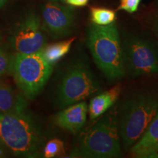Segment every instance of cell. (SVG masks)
Masks as SVG:
<instances>
[{
  "instance_id": "7",
  "label": "cell",
  "mask_w": 158,
  "mask_h": 158,
  "mask_svg": "<svg viewBox=\"0 0 158 158\" xmlns=\"http://www.w3.org/2000/svg\"><path fill=\"white\" fill-rule=\"evenodd\" d=\"M125 73L138 77L158 74V43L140 35L121 40Z\"/></svg>"
},
{
  "instance_id": "15",
  "label": "cell",
  "mask_w": 158,
  "mask_h": 158,
  "mask_svg": "<svg viewBox=\"0 0 158 158\" xmlns=\"http://www.w3.org/2000/svg\"><path fill=\"white\" fill-rule=\"evenodd\" d=\"M91 19L94 24L106 26L114 23L116 19V13L114 10L103 7L91 8Z\"/></svg>"
},
{
  "instance_id": "5",
  "label": "cell",
  "mask_w": 158,
  "mask_h": 158,
  "mask_svg": "<svg viewBox=\"0 0 158 158\" xmlns=\"http://www.w3.org/2000/svg\"><path fill=\"white\" fill-rule=\"evenodd\" d=\"M52 70L53 65L45 59L42 51L33 54L15 52L11 56L10 73L29 99L35 98L41 92Z\"/></svg>"
},
{
  "instance_id": "24",
  "label": "cell",
  "mask_w": 158,
  "mask_h": 158,
  "mask_svg": "<svg viewBox=\"0 0 158 158\" xmlns=\"http://www.w3.org/2000/svg\"><path fill=\"white\" fill-rule=\"evenodd\" d=\"M51 2H59V1H61V2H64V0H50Z\"/></svg>"
},
{
  "instance_id": "14",
  "label": "cell",
  "mask_w": 158,
  "mask_h": 158,
  "mask_svg": "<svg viewBox=\"0 0 158 158\" xmlns=\"http://www.w3.org/2000/svg\"><path fill=\"white\" fill-rule=\"evenodd\" d=\"M75 40L76 37H73L67 40L45 45L42 51L43 56L50 64L53 65L68 54Z\"/></svg>"
},
{
  "instance_id": "23",
  "label": "cell",
  "mask_w": 158,
  "mask_h": 158,
  "mask_svg": "<svg viewBox=\"0 0 158 158\" xmlns=\"http://www.w3.org/2000/svg\"><path fill=\"white\" fill-rule=\"evenodd\" d=\"M7 2H8V0H0V10L2 8Z\"/></svg>"
},
{
  "instance_id": "12",
  "label": "cell",
  "mask_w": 158,
  "mask_h": 158,
  "mask_svg": "<svg viewBox=\"0 0 158 158\" xmlns=\"http://www.w3.org/2000/svg\"><path fill=\"white\" fill-rule=\"evenodd\" d=\"M25 110L24 100L17 95L10 86L0 81V113L20 112Z\"/></svg>"
},
{
  "instance_id": "20",
  "label": "cell",
  "mask_w": 158,
  "mask_h": 158,
  "mask_svg": "<svg viewBox=\"0 0 158 158\" xmlns=\"http://www.w3.org/2000/svg\"><path fill=\"white\" fill-rule=\"evenodd\" d=\"M89 0H64V2L74 7H83L87 5Z\"/></svg>"
},
{
  "instance_id": "2",
  "label": "cell",
  "mask_w": 158,
  "mask_h": 158,
  "mask_svg": "<svg viewBox=\"0 0 158 158\" xmlns=\"http://www.w3.org/2000/svg\"><path fill=\"white\" fill-rule=\"evenodd\" d=\"M0 139L14 155L38 157L43 138L38 127L25 110L0 113Z\"/></svg>"
},
{
  "instance_id": "13",
  "label": "cell",
  "mask_w": 158,
  "mask_h": 158,
  "mask_svg": "<svg viewBox=\"0 0 158 158\" xmlns=\"http://www.w3.org/2000/svg\"><path fill=\"white\" fill-rule=\"evenodd\" d=\"M158 142V113L149 124L141 138L131 147V152L136 157H142L143 154Z\"/></svg>"
},
{
  "instance_id": "21",
  "label": "cell",
  "mask_w": 158,
  "mask_h": 158,
  "mask_svg": "<svg viewBox=\"0 0 158 158\" xmlns=\"http://www.w3.org/2000/svg\"><path fill=\"white\" fill-rule=\"evenodd\" d=\"M9 149L7 147V146L3 143L2 141L0 139V158L5 157L7 156V154L9 152Z\"/></svg>"
},
{
  "instance_id": "8",
  "label": "cell",
  "mask_w": 158,
  "mask_h": 158,
  "mask_svg": "<svg viewBox=\"0 0 158 158\" xmlns=\"http://www.w3.org/2000/svg\"><path fill=\"white\" fill-rule=\"evenodd\" d=\"M11 45L16 53L33 54L43 50L46 45L40 19L33 13L24 17L13 31Z\"/></svg>"
},
{
  "instance_id": "4",
  "label": "cell",
  "mask_w": 158,
  "mask_h": 158,
  "mask_svg": "<svg viewBox=\"0 0 158 158\" xmlns=\"http://www.w3.org/2000/svg\"><path fill=\"white\" fill-rule=\"evenodd\" d=\"M120 139L116 118L106 115L88 128L78 138L71 157L113 158L121 156Z\"/></svg>"
},
{
  "instance_id": "25",
  "label": "cell",
  "mask_w": 158,
  "mask_h": 158,
  "mask_svg": "<svg viewBox=\"0 0 158 158\" xmlns=\"http://www.w3.org/2000/svg\"><path fill=\"white\" fill-rule=\"evenodd\" d=\"M0 43H1V37H0Z\"/></svg>"
},
{
  "instance_id": "10",
  "label": "cell",
  "mask_w": 158,
  "mask_h": 158,
  "mask_svg": "<svg viewBox=\"0 0 158 158\" xmlns=\"http://www.w3.org/2000/svg\"><path fill=\"white\" fill-rule=\"evenodd\" d=\"M87 112L88 106L86 102H76L57 114L54 122L62 129L76 133L84 125Z\"/></svg>"
},
{
  "instance_id": "11",
  "label": "cell",
  "mask_w": 158,
  "mask_h": 158,
  "mask_svg": "<svg viewBox=\"0 0 158 158\" xmlns=\"http://www.w3.org/2000/svg\"><path fill=\"white\" fill-rule=\"evenodd\" d=\"M120 93L121 86H116L92 98L88 107L91 120L99 118L113 106L118 100Z\"/></svg>"
},
{
  "instance_id": "6",
  "label": "cell",
  "mask_w": 158,
  "mask_h": 158,
  "mask_svg": "<svg viewBox=\"0 0 158 158\" xmlns=\"http://www.w3.org/2000/svg\"><path fill=\"white\" fill-rule=\"evenodd\" d=\"M99 89L89 66L82 61H77L69 67L59 82L57 103L60 108H66L92 96Z\"/></svg>"
},
{
  "instance_id": "22",
  "label": "cell",
  "mask_w": 158,
  "mask_h": 158,
  "mask_svg": "<svg viewBox=\"0 0 158 158\" xmlns=\"http://www.w3.org/2000/svg\"><path fill=\"white\" fill-rule=\"evenodd\" d=\"M153 30L154 32L155 33V35L158 37V19L157 20H155V21L154 22Z\"/></svg>"
},
{
  "instance_id": "17",
  "label": "cell",
  "mask_w": 158,
  "mask_h": 158,
  "mask_svg": "<svg viewBox=\"0 0 158 158\" xmlns=\"http://www.w3.org/2000/svg\"><path fill=\"white\" fill-rule=\"evenodd\" d=\"M11 56L0 48V76L10 73Z\"/></svg>"
},
{
  "instance_id": "19",
  "label": "cell",
  "mask_w": 158,
  "mask_h": 158,
  "mask_svg": "<svg viewBox=\"0 0 158 158\" xmlns=\"http://www.w3.org/2000/svg\"><path fill=\"white\" fill-rule=\"evenodd\" d=\"M142 158H158V142L144 153Z\"/></svg>"
},
{
  "instance_id": "18",
  "label": "cell",
  "mask_w": 158,
  "mask_h": 158,
  "mask_svg": "<svg viewBox=\"0 0 158 158\" xmlns=\"http://www.w3.org/2000/svg\"><path fill=\"white\" fill-rule=\"evenodd\" d=\"M141 0H121L118 10L127 11V13H133L137 11Z\"/></svg>"
},
{
  "instance_id": "16",
  "label": "cell",
  "mask_w": 158,
  "mask_h": 158,
  "mask_svg": "<svg viewBox=\"0 0 158 158\" xmlns=\"http://www.w3.org/2000/svg\"><path fill=\"white\" fill-rule=\"evenodd\" d=\"M64 152V143L58 138L50 140L48 143L45 144L43 151V157L45 158L57 157V156L63 155Z\"/></svg>"
},
{
  "instance_id": "1",
  "label": "cell",
  "mask_w": 158,
  "mask_h": 158,
  "mask_svg": "<svg viewBox=\"0 0 158 158\" xmlns=\"http://www.w3.org/2000/svg\"><path fill=\"white\" fill-rule=\"evenodd\" d=\"M87 45L97 66L108 80L116 81L124 76L121 38L115 23L91 25L87 32Z\"/></svg>"
},
{
  "instance_id": "3",
  "label": "cell",
  "mask_w": 158,
  "mask_h": 158,
  "mask_svg": "<svg viewBox=\"0 0 158 158\" xmlns=\"http://www.w3.org/2000/svg\"><path fill=\"white\" fill-rule=\"evenodd\" d=\"M158 113V94L141 92L124 102L120 113V134L125 150L143 135Z\"/></svg>"
},
{
  "instance_id": "9",
  "label": "cell",
  "mask_w": 158,
  "mask_h": 158,
  "mask_svg": "<svg viewBox=\"0 0 158 158\" xmlns=\"http://www.w3.org/2000/svg\"><path fill=\"white\" fill-rule=\"evenodd\" d=\"M42 27L55 39L66 37L75 27V14L71 7L51 2L42 8Z\"/></svg>"
}]
</instances>
